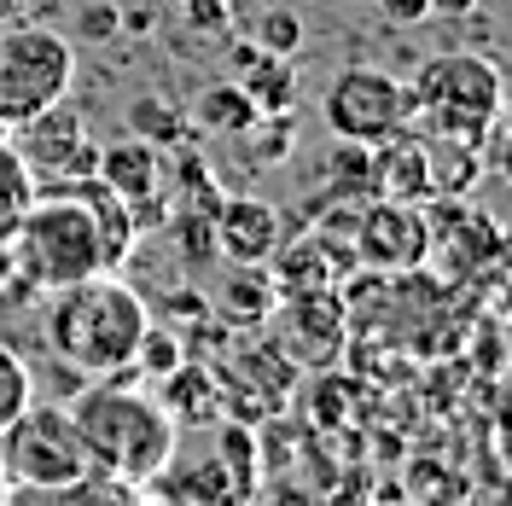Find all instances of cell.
<instances>
[{
	"instance_id": "1",
	"label": "cell",
	"mask_w": 512,
	"mask_h": 506,
	"mask_svg": "<svg viewBox=\"0 0 512 506\" xmlns=\"http://www.w3.org/2000/svg\"><path fill=\"white\" fill-rule=\"evenodd\" d=\"M152 326L146 297L117 274H88L47 297L41 338L76 379H117L134 367V349Z\"/></svg>"
},
{
	"instance_id": "2",
	"label": "cell",
	"mask_w": 512,
	"mask_h": 506,
	"mask_svg": "<svg viewBox=\"0 0 512 506\" xmlns=\"http://www.w3.org/2000/svg\"><path fill=\"white\" fill-rule=\"evenodd\" d=\"M70 425L82 437L88 466L105 477H117L128 489H146L163 472V460L175 454V413L163 408L158 396H140L128 384L88 379L82 396L70 402Z\"/></svg>"
},
{
	"instance_id": "3",
	"label": "cell",
	"mask_w": 512,
	"mask_h": 506,
	"mask_svg": "<svg viewBox=\"0 0 512 506\" xmlns=\"http://www.w3.org/2000/svg\"><path fill=\"white\" fill-rule=\"evenodd\" d=\"M12 262L35 291H59L76 285L88 274H111L105 262V233H99L94 198L82 192V181H64V187H35L24 222L12 233Z\"/></svg>"
},
{
	"instance_id": "4",
	"label": "cell",
	"mask_w": 512,
	"mask_h": 506,
	"mask_svg": "<svg viewBox=\"0 0 512 506\" xmlns=\"http://www.w3.org/2000/svg\"><path fill=\"white\" fill-rule=\"evenodd\" d=\"M0 472H6V501H59L70 483L94 472L82 437L70 425V408L35 402L0 431Z\"/></svg>"
},
{
	"instance_id": "5",
	"label": "cell",
	"mask_w": 512,
	"mask_h": 506,
	"mask_svg": "<svg viewBox=\"0 0 512 506\" xmlns=\"http://www.w3.org/2000/svg\"><path fill=\"white\" fill-rule=\"evenodd\" d=\"M414 99V123H425V134L454 140V146H478L483 134L501 117V70L478 53H437L419 64V76L408 82Z\"/></svg>"
},
{
	"instance_id": "6",
	"label": "cell",
	"mask_w": 512,
	"mask_h": 506,
	"mask_svg": "<svg viewBox=\"0 0 512 506\" xmlns=\"http://www.w3.org/2000/svg\"><path fill=\"white\" fill-rule=\"evenodd\" d=\"M76 82V47L70 35L47 24H12L0 30V128L30 123Z\"/></svg>"
},
{
	"instance_id": "7",
	"label": "cell",
	"mask_w": 512,
	"mask_h": 506,
	"mask_svg": "<svg viewBox=\"0 0 512 506\" xmlns=\"http://www.w3.org/2000/svg\"><path fill=\"white\" fill-rule=\"evenodd\" d=\"M262 489L256 477V437L245 425H210V448L187 454L175 437V454L163 460V472L140 489V495H158V501H251Z\"/></svg>"
},
{
	"instance_id": "8",
	"label": "cell",
	"mask_w": 512,
	"mask_h": 506,
	"mask_svg": "<svg viewBox=\"0 0 512 506\" xmlns=\"http://www.w3.org/2000/svg\"><path fill=\"white\" fill-rule=\"evenodd\" d=\"M320 117H326V128L344 146H367L373 152V146H384V140H396V134L414 128V99H408V82H396L390 70L350 64L320 94Z\"/></svg>"
},
{
	"instance_id": "9",
	"label": "cell",
	"mask_w": 512,
	"mask_h": 506,
	"mask_svg": "<svg viewBox=\"0 0 512 506\" xmlns=\"http://www.w3.org/2000/svg\"><path fill=\"white\" fill-rule=\"evenodd\" d=\"M12 134V152L24 158V169L35 175V187H64V181H82L99 169V146L88 134V117L70 105V94L53 99L47 111H35L30 123L6 128Z\"/></svg>"
},
{
	"instance_id": "10",
	"label": "cell",
	"mask_w": 512,
	"mask_h": 506,
	"mask_svg": "<svg viewBox=\"0 0 512 506\" xmlns=\"http://www.w3.org/2000/svg\"><path fill=\"white\" fill-rule=\"evenodd\" d=\"M431 251V233H425V216L408 210V198H384L361 216V256L373 268H419Z\"/></svg>"
},
{
	"instance_id": "11",
	"label": "cell",
	"mask_w": 512,
	"mask_h": 506,
	"mask_svg": "<svg viewBox=\"0 0 512 506\" xmlns=\"http://www.w3.org/2000/svg\"><path fill=\"white\" fill-rule=\"evenodd\" d=\"M210 245L227 262H268L280 251V210L268 198H216V227H210Z\"/></svg>"
},
{
	"instance_id": "12",
	"label": "cell",
	"mask_w": 512,
	"mask_h": 506,
	"mask_svg": "<svg viewBox=\"0 0 512 506\" xmlns=\"http://www.w3.org/2000/svg\"><path fill=\"white\" fill-rule=\"evenodd\" d=\"M94 175L117 192V198H123L128 210H140V204H152V198H158V152H152V140H123V146H105Z\"/></svg>"
},
{
	"instance_id": "13",
	"label": "cell",
	"mask_w": 512,
	"mask_h": 506,
	"mask_svg": "<svg viewBox=\"0 0 512 506\" xmlns=\"http://www.w3.org/2000/svg\"><path fill=\"white\" fill-rule=\"evenodd\" d=\"M233 82L251 94V105L262 117H280V111L291 117V105H297V70L286 59H274V53H262L256 41L239 47V76Z\"/></svg>"
},
{
	"instance_id": "14",
	"label": "cell",
	"mask_w": 512,
	"mask_h": 506,
	"mask_svg": "<svg viewBox=\"0 0 512 506\" xmlns=\"http://www.w3.org/2000/svg\"><path fill=\"white\" fill-rule=\"evenodd\" d=\"M367 175L390 198H419V192H431V152L419 146L414 134H396V140L373 146V169Z\"/></svg>"
},
{
	"instance_id": "15",
	"label": "cell",
	"mask_w": 512,
	"mask_h": 506,
	"mask_svg": "<svg viewBox=\"0 0 512 506\" xmlns=\"http://www.w3.org/2000/svg\"><path fill=\"white\" fill-rule=\"evenodd\" d=\"M192 117H198V128H210V134H239V140H245V128H251L262 111L251 105V94H245L239 82H216V88L198 94Z\"/></svg>"
},
{
	"instance_id": "16",
	"label": "cell",
	"mask_w": 512,
	"mask_h": 506,
	"mask_svg": "<svg viewBox=\"0 0 512 506\" xmlns=\"http://www.w3.org/2000/svg\"><path fill=\"white\" fill-rule=\"evenodd\" d=\"M30 198H35V175L24 169V158L12 152V140L0 134V251L12 245V233H18V222H24Z\"/></svg>"
},
{
	"instance_id": "17",
	"label": "cell",
	"mask_w": 512,
	"mask_h": 506,
	"mask_svg": "<svg viewBox=\"0 0 512 506\" xmlns=\"http://www.w3.org/2000/svg\"><path fill=\"white\" fill-rule=\"evenodd\" d=\"M181 361H187V344H181L175 332H163V326H146V338H140V349H134V367H128V373H152V379H169Z\"/></svg>"
},
{
	"instance_id": "18",
	"label": "cell",
	"mask_w": 512,
	"mask_h": 506,
	"mask_svg": "<svg viewBox=\"0 0 512 506\" xmlns=\"http://www.w3.org/2000/svg\"><path fill=\"white\" fill-rule=\"evenodd\" d=\"M30 396H35V390H30V367H24L12 349L0 344V431H6L18 413L30 408Z\"/></svg>"
},
{
	"instance_id": "19",
	"label": "cell",
	"mask_w": 512,
	"mask_h": 506,
	"mask_svg": "<svg viewBox=\"0 0 512 506\" xmlns=\"http://www.w3.org/2000/svg\"><path fill=\"white\" fill-rule=\"evenodd\" d=\"M251 41L262 53H274V59H291V53L303 47V18H297V12H262Z\"/></svg>"
},
{
	"instance_id": "20",
	"label": "cell",
	"mask_w": 512,
	"mask_h": 506,
	"mask_svg": "<svg viewBox=\"0 0 512 506\" xmlns=\"http://www.w3.org/2000/svg\"><path fill=\"white\" fill-rule=\"evenodd\" d=\"M128 128H134L140 140H152V146H169L175 134H187V123H181V111H169L163 99H140V105L128 111Z\"/></svg>"
},
{
	"instance_id": "21",
	"label": "cell",
	"mask_w": 512,
	"mask_h": 506,
	"mask_svg": "<svg viewBox=\"0 0 512 506\" xmlns=\"http://www.w3.org/2000/svg\"><path fill=\"white\" fill-rule=\"evenodd\" d=\"M384 24H396V30H408L419 18H431V0H379Z\"/></svg>"
},
{
	"instance_id": "22",
	"label": "cell",
	"mask_w": 512,
	"mask_h": 506,
	"mask_svg": "<svg viewBox=\"0 0 512 506\" xmlns=\"http://www.w3.org/2000/svg\"><path fill=\"white\" fill-rule=\"evenodd\" d=\"M82 30H88V35H111V30H117V12H111V6H99V12L82 18Z\"/></svg>"
},
{
	"instance_id": "23",
	"label": "cell",
	"mask_w": 512,
	"mask_h": 506,
	"mask_svg": "<svg viewBox=\"0 0 512 506\" xmlns=\"http://www.w3.org/2000/svg\"><path fill=\"white\" fill-rule=\"evenodd\" d=\"M478 0H431V18H466Z\"/></svg>"
},
{
	"instance_id": "24",
	"label": "cell",
	"mask_w": 512,
	"mask_h": 506,
	"mask_svg": "<svg viewBox=\"0 0 512 506\" xmlns=\"http://www.w3.org/2000/svg\"><path fill=\"white\" fill-rule=\"evenodd\" d=\"M0 506H6V472H0Z\"/></svg>"
},
{
	"instance_id": "25",
	"label": "cell",
	"mask_w": 512,
	"mask_h": 506,
	"mask_svg": "<svg viewBox=\"0 0 512 506\" xmlns=\"http://www.w3.org/2000/svg\"><path fill=\"white\" fill-rule=\"evenodd\" d=\"M0 134H6V128H0Z\"/></svg>"
}]
</instances>
